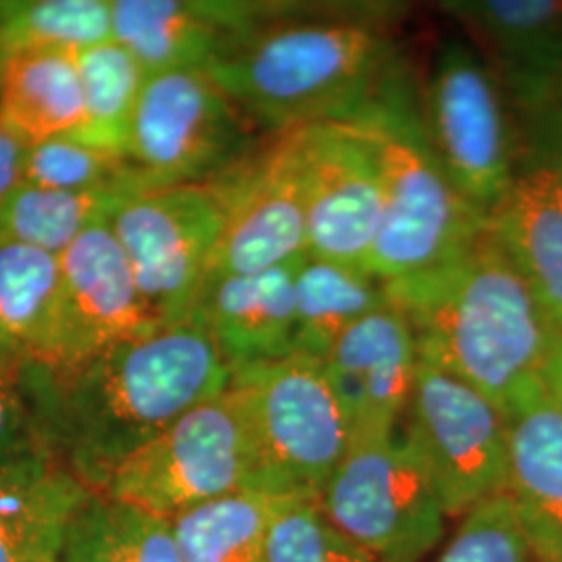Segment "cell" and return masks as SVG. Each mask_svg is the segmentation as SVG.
<instances>
[{"instance_id":"cell-1","label":"cell","mask_w":562,"mask_h":562,"mask_svg":"<svg viewBox=\"0 0 562 562\" xmlns=\"http://www.w3.org/2000/svg\"><path fill=\"white\" fill-rule=\"evenodd\" d=\"M232 369L201 323L113 341L78 361H25L44 450L92 492L181 415L222 396Z\"/></svg>"},{"instance_id":"cell-2","label":"cell","mask_w":562,"mask_h":562,"mask_svg":"<svg viewBox=\"0 0 562 562\" xmlns=\"http://www.w3.org/2000/svg\"><path fill=\"white\" fill-rule=\"evenodd\" d=\"M390 4L280 2L204 69L267 138L359 121L411 88Z\"/></svg>"},{"instance_id":"cell-3","label":"cell","mask_w":562,"mask_h":562,"mask_svg":"<svg viewBox=\"0 0 562 562\" xmlns=\"http://www.w3.org/2000/svg\"><path fill=\"white\" fill-rule=\"evenodd\" d=\"M385 294L419 361L471 385L504 417L540 387L557 329L490 227L440 265L387 281Z\"/></svg>"},{"instance_id":"cell-4","label":"cell","mask_w":562,"mask_h":562,"mask_svg":"<svg viewBox=\"0 0 562 562\" xmlns=\"http://www.w3.org/2000/svg\"><path fill=\"white\" fill-rule=\"evenodd\" d=\"M352 123L373 134L382 157V225L367 265L375 280H402L440 265L487 227V217L436 161L413 86Z\"/></svg>"},{"instance_id":"cell-5","label":"cell","mask_w":562,"mask_h":562,"mask_svg":"<svg viewBox=\"0 0 562 562\" xmlns=\"http://www.w3.org/2000/svg\"><path fill=\"white\" fill-rule=\"evenodd\" d=\"M255 457L252 490L278 498L322 501L352 434L322 361L292 355L234 371Z\"/></svg>"},{"instance_id":"cell-6","label":"cell","mask_w":562,"mask_h":562,"mask_svg":"<svg viewBox=\"0 0 562 562\" xmlns=\"http://www.w3.org/2000/svg\"><path fill=\"white\" fill-rule=\"evenodd\" d=\"M419 115L448 180L490 217L519 178V138L503 86L473 44L450 38L438 48Z\"/></svg>"},{"instance_id":"cell-7","label":"cell","mask_w":562,"mask_h":562,"mask_svg":"<svg viewBox=\"0 0 562 562\" xmlns=\"http://www.w3.org/2000/svg\"><path fill=\"white\" fill-rule=\"evenodd\" d=\"M265 140L206 69H178L144 81L127 159L148 188L213 183Z\"/></svg>"},{"instance_id":"cell-8","label":"cell","mask_w":562,"mask_h":562,"mask_svg":"<svg viewBox=\"0 0 562 562\" xmlns=\"http://www.w3.org/2000/svg\"><path fill=\"white\" fill-rule=\"evenodd\" d=\"M319 506L373 562L427 561L448 521L422 462L396 431L355 438Z\"/></svg>"},{"instance_id":"cell-9","label":"cell","mask_w":562,"mask_h":562,"mask_svg":"<svg viewBox=\"0 0 562 562\" xmlns=\"http://www.w3.org/2000/svg\"><path fill=\"white\" fill-rule=\"evenodd\" d=\"M401 427L448 519L506 492L508 423L471 385L419 361Z\"/></svg>"},{"instance_id":"cell-10","label":"cell","mask_w":562,"mask_h":562,"mask_svg":"<svg viewBox=\"0 0 562 562\" xmlns=\"http://www.w3.org/2000/svg\"><path fill=\"white\" fill-rule=\"evenodd\" d=\"M252 485V443L240 406L227 390L181 415L123 462L104 494L171 521Z\"/></svg>"},{"instance_id":"cell-11","label":"cell","mask_w":562,"mask_h":562,"mask_svg":"<svg viewBox=\"0 0 562 562\" xmlns=\"http://www.w3.org/2000/svg\"><path fill=\"white\" fill-rule=\"evenodd\" d=\"M213 183L146 188L109 217L142 296L165 325L190 322L225 229Z\"/></svg>"},{"instance_id":"cell-12","label":"cell","mask_w":562,"mask_h":562,"mask_svg":"<svg viewBox=\"0 0 562 562\" xmlns=\"http://www.w3.org/2000/svg\"><path fill=\"white\" fill-rule=\"evenodd\" d=\"M299 148L308 255L364 269L383 215L382 157L361 123H315L292 130Z\"/></svg>"},{"instance_id":"cell-13","label":"cell","mask_w":562,"mask_h":562,"mask_svg":"<svg viewBox=\"0 0 562 562\" xmlns=\"http://www.w3.org/2000/svg\"><path fill=\"white\" fill-rule=\"evenodd\" d=\"M213 186L227 220L206 281L255 276L308 252L294 132L267 138Z\"/></svg>"},{"instance_id":"cell-14","label":"cell","mask_w":562,"mask_h":562,"mask_svg":"<svg viewBox=\"0 0 562 562\" xmlns=\"http://www.w3.org/2000/svg\"><path fill=\"white\" fill-rule=\"evenodd\" d=\"M480 50L513 115L562 99V0H443Z\"/></svg>"},{"instance_id":"cell-15","label":"cell","mask_w":562,"mask_h":562,"mask_svg":"<svg viewBox=\"0 0 562 562\" xmlns=\"http://www.w3.org/2000/svg\"><path fill=\"white\" fill-rule=\"evenodd\" d=\"M322 364L352 440L401 427L419 352L408 323L390 302L346 329Z\"/></svg>"},{"instance_id":"cell-16","label":"cell","mask_w":562,"mask_h":562,"mask_svg":"<svg viewBox=\"0 0 562 562\" xmlns=\"http://www.w3.org/2000/svg\"><path fill=\"white\" fill-rule=\"evenodd\" d=\"M111 38L140 63L146 78L204 69L229 42L273 15L257 0H109Z\"/></svg>"},{"instance_id":"cell-17","label":"cell","mask_w":562,"mask_h":562,"mask_svg":"<svg viewBox=\"0 0 562 562\" xmlns=\"http://www.w3.org/2000/svg\"><path fill=\"white\" fill-rule=\"evenodd\" d=\"M60 280L74 336L76 359L113 341L161 329L142 296L109 217L92 223L59 255Z\"/></svg>"},{"instance_id":"cell-18","label":"cell","mask_w":562,"mask_h":562,"mask_svg":"<svg viewBox=\"0 0 562 562\" xmlns=\"http://www.w3.org/2000/svg\"><path fill=\"white\" fill-rule=\"evenodd\" d=\"M302 259L304 255L255 276L204 283L190 322L201 323L211 334L232 373L296 355V273Z\"/></svg>"},{"instance_id":"cell-19","label":"cell","mask_w":562,"mask_h":562,"mask_svg":"<svg viewBox=\"0 0 562 562\" xmlns=\"http://www.w3.org/2000/svg\"><path fill=\"white\" fill-rule=\"evenodd\" d=\"M506 496L536 562H562V413L542 385L508 413Z\"/></svg>"},{"instance_id":"cell-20","label":"cell","mask_w":562,"mask_h":562,"mask_svg":"<svg viewBox=\"0 0 562 562\" xmlns=\"http://www.w3.org/2000/svg\"><path fill=\"white\" fill-rule=\"evenodd\" d=\"M0 355L38 364L76 359L57 255L0 241Z\"/></svg>"},{"instance_id":"cell-21","label":"cell","mask_w":562,"mask_h":562,"mask_svg":"<svg viewBox=\"0 0 562 562\" xmlns=\"http://www.w3.org/2000/svg\"><path fill=\"white\" fill-rule=\"evenodd\" d=\"M92 490L48 454L0 469V562H57Z\"/></svg>"},{"instance_id":"cell-22","label":"cell","mask_w":562,"mask_h":562,"mask_svg":"<svg viewBox=\"0 0 562 562\" xmlns=\"http://www.w3.org/2000/svg\"><path fill=\"white\" fill-rule=\"evenodd\" d=\"M0 121L23 146L74 136L83 123L76 53H25L2 63Z\"/></svg>"},{"instance_id":"cell-23","label":"cell","mask_w":562,"mask_h":562,"mask_svg":"<svg viewBox=\"0 0 562 562\" xmlns=\"http://www.w3.org/2000/svg\"><path fill=\"white\" fill-rule=\"evenodd\" d=\"M487 227L519 269L550 325L562 331V206L540 181L519 173Z\"/></svg>"},{"instance_id":"cell-24","label":"cell","mask_w":562,"mask_h":562,"mask_svg":"<svg viewBox=\"0 0 562 562\" xmlns=\"http://www.w3.org/2000/svg\"><path fill=\"white\" fill-rule=\"evenodd\" d=\"M387 302L369 271L304 255L296 273V355L323 361L346 329Z\"/></svg>"},{"instance_id":"cell-25","label":"cell","mask_w":562,"mask_h":562,"mask_svg":"<svg viewBox=\"0 0 562 562\" xmlns=\"http://www.w3.org/2000/svg\"><path fill=\"white\" fill-rule=\"evenodd\" d=\"M57 562H183L171 521L92 492L69 522Z\"/></svg>"},{"instance_id":"cell-26","label":"cell","mask_w":562,"mask_h":562,"mask_svg":"<svg viewBox=\"0 0 562 562\" xmlns=\"http://www.w3.org/2000/svg\"><path fill=\"white\" fill-rule=\"evenodd\" d=\"M281 498L240 490L171 519L183 562H267V540Z\"/></svg>"},{"instance_id":"cell-27","label":"cell","mask_w":562,"mask_h":562,"mask_svg":"<svg viewBox=\"0 0 562 562\" xmlns=\"http://www.w3.org/2000/svg\"><path fill=\"white\" fill-rule=\"evenodd\" d=\"M83 90V123L71 136L102 153L127 157L146 74L121 44L104 41L76 53Z\"/></svg>"},{"instance_id":"cell-28","label":"cell","mask_w":562,"mask_h":562,"mask_svg":"<svg viewBox=\"0 0 562 562\" xmlns=\"http://www.w3.org/2000/svg\"><path fill=\"white\" fill-rule=\"evenodd\" d=\"M132 194L69 192L20 181L0 199V241L63 255L92 225Z\"/></svg>"},{"instance_id":"cell-29","label":"cell","mask_w":562,"mask_h":562,"mask_svg":"<svg viewBox=\"0 0 562 562\" xmlns=\"http://www.w3.org/2000/svg\"><path fill=\"white\" fill-rule=\"evenodd\" d=\"M104 41H111L109 0H0V65L25 53H80Z\"/></svg>"},{"instance_id":"cell-30","label":"cell","mask_w":562,"mask_h":562,"mask_svg":"<svg viewBox=\"0 0 562 562\" xmlns=\"http://www.w3.org/2000/svg\"><path fill=\"white\" fill-rule=\"evenodd\" d=\"M21 181L69 192L136 194L148 188L127 157L90 148L71 136L25 146Z\"/></svg>"},{"instance_id":"cell-31","label":"cell","mask_w":562,"mask_h":562,"mask_svg":"<svg viewBox=\"0 0 562 562\" xmlns=\"http://www.w3.org/2000/svg\"><path fill=\"white\" fill-rule=\"evenodd\" d=\"M267 562H373L325 517L319 503L281 498L267 540Z\"/></svg>"},{"instance_id":"cell-32","label":"cell","mask_w":562,"mask_h":562,"mask_svg":"<svg viewBox=\"0 0 562 562\" xmlns=\"http://www.w3.org/2000/svg\"><path fill=\"white\" fill-rule=\"evenodd\" d=\"M434 562H536L506 494L471 508Z\"/></svg>"},{"instance_id":"cell-33","label":"cell","mask_w":562,"mask_h":562,"mask_svg":"<svg viewBox=\"0 0 562 562\" xmlns=\"http://www.w3.org/2000/svg\"><path fill=\"white\" fill-rule=\"evenodd\" d=\"M38 454L48 452L42 446L27 398L25 361L0 355V469Z\"/></svg>"},{"instance_id":"cell-34","label":"cell","mask_w":562,"mask_h":562,"mask_svg":"<svg viewBox=\"0 0 562 562\" xmlns=\"http://www.w3.org/2000/svg\"><path fill=\"white\" fill-rule=\"evenodd\" d=\"M519 173L531 176L562 206V99L538 111L515 115Z\"/></svg>"},{"instance_id":"cell-35","label":"cell","mask_w":562,"mask_h":562,"mask_svg":"<svg viewBox=\"0 0 562 562\" xmlns=\"http://www.w3.org/2000/svg\"><path fill=\"white\" fill-rule=\"evenodd\" d=\"M23 148L25 146L0 121V199L21 181Z\"/></svg>"},{"instance_id":"cell-36","label":"cell","mask_w":562,"mask_h":562,"mask_svg":"<svg viewBox=\"0 0 562 562\" xmlns=\"http://www.w3.org/2000/svg\"><path fill=\"white\" fill-rule=\"evenodd\" d=\"M543 396L562 413V331L554 336L540 369Z\"/></svg>"}]
</instances>
